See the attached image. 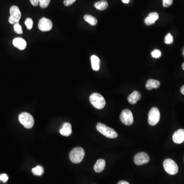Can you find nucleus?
Instances as JSON below:
<instances>
[{"label": "nucleus", "instance_id": "nucleus-1", "mask_svg": "<svg viewBox=\"0 0 184 184\" xmlns=\"http://www.w3.org/2000/svg\"><path fill=\"white\" fill-rule=\"evenodd\" d=\"M96 128L99 132L107 138L114 139L118 137V134L115 130L107 126V125L104 124L98 123L97 124Z\"/></svg>", "mask_w": 184, "mask_h": 184}, {"label": "nucleus", "instance_id": "nucleus-2", "mask_svg": "<svg viewBox=\"0 0 184 184\" xmlns=\"http://www.w3.org/2000/svg\"><path fill=\"white\" fill-rule=\"evenodd\" d=\"M85 151L80 147H78L73 149L70 154V159L72 163L78 164L80 163L84 159Z\"/></svg>", "mask_w": 184, "mask_h": 184}, {"label": "nucleus", "instance_id": "nucleus-3", "mask_svg": "<svg viewBox=\"0 0 184 184\" xmlns=\"http://www.w3.org/2000/svg\"><path fill=\"white\" fill-rule=\"evenodd\" d=\"M90 101L92 105L97 109H101L105 107V99L100 94L94 93L91 94L90 97Z\"/></svg>", "mask_w": 184, "mask_h": 184}, {"label": "nucleus", "instance_id": "nucleus-4", "mask_svg": "<svg viewBox=\"0 0 184 184\" xmlns=\"http://www.w3.org/2000/svg\"><path fill=\"white\" fill-rule=\"evenodd\" d=\"M19 120L20 122L27 129L31 128L34 125V120L33 117L30 114L26 112L22 113L19 115Z\"/></svg>", "mask_w": 184, "mask_h": 184}, {"label": "nucleus", "instance_id": "nucleus-5", "mask_svg": "<svg viewBox=\"0 0 184 184\" xmlns=\"http://www.w3.org/2000/svg\"><path fill=\"white\" fill-rule=\"evenodd\" d=\"M163 167L166 172L170 175H174L178 172V166L173 160L170 159L165 160L163 162Z\"/></svg>", "mask_w": 184, "mask_h": 184}, {"label": "nucleus", "instance_id": "nucleus-6", "mask_svg": "<svg viewBox=\"0 0 184 184\" xmlns=\"http://www.w3.org/2000/svg\"><path fill=\"white\" fill-rule=\"evenodd\" d=\"M160 119V111L158 108L154 107L150 110L148 113V123L151 126H154L158 123Z\"/></svg>", "mask_w": 184, "mask_h": 184}, {"label": "nucleus", "instance_id": "nucleus-7", "mask_svg": "<svg viewBox=\"0 0 184 184\" xmlns=\"http://www.w3.org/2000/svg\"><path fill=\"white\" fill-rule=\"evenodd\" d=\"M10 17H9V22L11 24H16L19 23L21 18V12L19 7L16 6L11 7L10 9Z\"/></svg>", "mask_w": 184, "mask_h": 184}, {"label": "nucleus", "instance_id": "nucleus-8", "mask_svg": "<svg viewBox=\"0 0 184 184\" xmlns=\"http://www.w3.org/2000/svg\"><path fill=\"white\" fill-rule=\"evenodd\" d=\"M120 118L121 122L125 125H131L134 122L133 115L129 109H124L121 113Z\"/></svg>", "mask_w": 184, "mask_h": 184}, {"label": "nucleus", "instance_id": "nucleus-9", "mask_svg": "<svg viewBox=\"0 0 184 184\" xmlns=\"http://www.w3.org/2000/svg\"><path fill=\"white\" fill-rule=\"evenodd\" d=\"M39 28L43 32L49 31L52 29L53 23L50 19L42 17L39 23Z\"/></svg>", "mask_w": 184, "mask_h": 184}, {"label": "nucleus", "instance_id": "nucleus-10", "mask_svg": "<svg viewBox=\"0 0 184 184\" xmlns=\"http://www.w3.org/2000/svg\"><path fill=\"white\" fill-rule=\"evenodd\" d=\"M150 159L148 154L145 153L141 152L136 154L134 157V162L137 165H142L149 162Z\"/></svg>", "mask_w": 184, "mask_h": 184}, {"label": "nucleus", "instance_id": "nucleus-11", "mask_svg": "<svg viewBox=\"0 0 184 184\" xmlns=\"http://www.w3.org/2000/svg\"><path fill=\"white\" fill-rule=\"evenodd\" d=\"M173 141L177 144H181L184 142V130L180 129L174 132L172 136Z\"/></svg>", "mask_w": 184, "mask_h": 184}, {"label": "nucleus", "instance_id": "nucleus-12", "mask_svg": "<svg viewBox=\"0 0 184 184\" xmlns=\"http://www.w3.org/2000/svg\"><path fill=\"white\" fill-rule=\"evenodd\" d=\"M159 17L158 13L155 12H151L148 15V16L146 17L144 22L147 26H150L151 25L154 24L156 21L158 20Z\"/></svg>", "mask_w": 184, "mask_h": 184}, {"label": "nucleus", "instance_id": "nucleus-13", "mask_svg": "<svg viewBox=\"0 0 184 184\" xmlns=\"http://www.w3.org/2000/svg\"><path fill=\"white\" fill-rule=\"evenodd\" d=\"M12 43L13 46L20 50H24L27 46V43L25 40L21 38H17L14 39Z\"/></svg>", "mask_w": 184, "mask_h": 184}, {"label": "nucleus", "instance_id": "nucleus-14", "mask_svg": "<svg viewBox=\"0 0 184 184\" xmlns=\"http://www.w3.org/2000/svg\"><path fill=\"white\" fill-rule=\"evenodd\" d=\"M60 133L62 135L66 137H68L70 136L72 133L71 124L68 122L63 124L62 128L60 130Z\"/></svg>", "mask_w": 184, "mask_h": 184}, {"label": "nucleus", "instance_id": "nucleus-15", "mask_svg": "<svg viewBox=\"0 0 184 184\" xmlns=\"http://www.w3.org/2000/svg\"><path fill=\"white\" fill-rule=\"evenodd\" d=\"M141 97V94L138 91H135L128 96L127 99L130 104H135L137 103L138 101L140 100Z\"/></svg>", "mask_w": 184, "mask_h": 184}, {"label": "nucleus", "instance_id": "nucleus-16", "mask_svg": "<svg viewBox=\"0 0 184 184\" xmlns=\"http://www.w3.org/2000/svg\"><path fill=\"white\" fill-rule=\"evenodd\" d=\"M105 164L106 163L105 160L104 159H99L97 160L94 167L95 172L98 173L102 172L105 168Z\"/></svg>", "mask_w": 184, "mask_h": 184}, {"label": "nucleus", "instance_id": "nucleus-17", "mask_svg": "<svg viewBox=\"0 0 184 184\" xmlns=\"http://www.w3.org/2000/svg\"><path fill=\"white\" fill-rule=\"evenodd\" d=\"M160 85L159 81L155 79H149L146 84V88L148 90H151L153 89H157Z\"/></svg>", "mask_w": 184, "mask_h": 184}, {"label": "nucleus", "instance_id": "nucleus-18", "mask_svg": "<svg viewBox=\"0 0 184 184\" xmlns=\"http://www.w3.org/2000/svg\"><path fill=\"white\" fill-rule=\"evenodd\" d=\"M92 69L95 71H98L100 69V59L96 55H92L91 58Z\"/></svg>", "mask_w": 184, "mask_h": 184}, {"label": "nucleus", "instance_id": "nucleus-19", "mask_svg": "<svg viewBox=\"0 0 184 184\" xmlns=\"http://www.w3.org/2000/svg\"><path fill=\"white\" fill-rule=\"evenodd\" d=\"M108 3L105 0H101L97 2L94 4L95 7L99 10H105L108 7Z\"/></svg>", "mask_w": 184, "mask_h": 184}, {"label": "nucleus", "instance_id": "nucleus-20", "mask_svg": "<svg viewBox=\"0 0 184 184\" xmlns=\"http://www.w3.org/2000/svg\"><path fill=\"white\" fill-rule=\"evenodd\" d=\"M84 19L86 22L92 25L95 26L97 23V20L96 18L94 17L93 16L90 15H86L84 16Z\"/></svg>", "mask_w": 184, "mask_h": 184}, {"label": "nucleus", "instance_id": "nucleus-21", "mask_svg": "<svg viewBox=\"0 0 184 184\" xmlns=\"http://www.w3.org/2000/svg\"><path fill=\"white\" fill-rule=\"evenodd\" d=\"M32 172L35 176H42L44 173V169L41 166H37L32 169Z\"/></svg>", "mask_w": 184, "mask_h": 184}, {"label": "nucleus", "instance_id": "nucleus-22", "mask_svg": "<svg viewBox=\"0 0 184 184\" xmlns=\"http://www.w3.org/2000/svg\"><path fill=\"white\" fill-rule=\"evenodd\" d=\"M51 0H39V4L42 8H46L49 6Z\"/></svg>", "mask_w": 184, "mask_h": 184}, {"label": "nucleus", "instance_id": "nucleus-23", "mask_svg": "<svg viewBox=\"0 0 184 184\" xmlns=\"http://www.w3.org/2000/svg\"><path fill=\"white\" fill-rule=\"evenodd\" d=\"M25 24L26 25V27L28 30H31L33 27V21L31 18H27L25 22Z\"/></svg>", "mask_w": 184, "mask_h": 184}, {"label": "nucleus", "instance_id": "nucleus-24", "mask_svg": "<svg viewBox=\"0 0 184 184\" xmlns=\"http://www.w3.org/2000/svg\"><path fill=\"white\" fill-rule=\"evenodd\" d=\"M14 30L16 33L19 34H22L23 33V30H22V26L19 24V23H16L14 25Z\"/></svg>", "mask_w": 184, "mask_h": 184}, {"label": "nucleus", "instance_id": "nucleus-25", "mask_svg": "<svg viewBox=\"0 0 184 184\" xmlns=\"http://www.w3.org/2000/svg\"><path fill=\"white\" fill-rule=\"evenodd\" d=\"M173 41V37L171 35V34L170 33L167 34L166 36H165V39H164L165 43L166 44H171L172 43Z\"/></svg>", "mask_w": 184, "mask_h": 184}, {"label": "nucleus", "instance_id": "nucleus-26", "mask_svg": "<svg viewBox=\"0 0 184 184\" xmlns=\"http://www.w3.org/2000/svg\"><path fill=\"white\" fill-rule=\"evenodd\" d=\"M162 53H161V51L158 49H155L153 51V52H151V55L153 56V58H159L161 57Z\"/></svg>", "mask_w": 184, "mask_h": 184}, {"label": "nucleus", "instance_id": "nucleus-27", "mask_svg": "<svg viewBox=\"0 0 184 184\" xmlns=\"http://www.w3.org/2000/svg\"><path fill=\"white\" fill-rule=\"evenodd\" d=\"M172 3L173 0H163V5L164 7H168Z\"/></svg>", "mask_w": 184, "mask_h": 184}, {"label": "nucleus", "instance_id": "nucleus-28", "mask_svg": "<svg viewBox=\"0 0 184 184\" xmlns=\"http://www.w3.org/2000/svg\"><path fill=\"white\" fill-rule=\"evenodd\" d=\"M8 180V176L5 173L0 174V181H3L4 183H6Z\"/></svg>", "mask_w": 184, "mask_h": 184}, {"label": "nucleus", "instance_id": "nucleus-29", "mask_svg": "<svg viewBox=\"0 0 184 184\" xmlns=\"http://www.w3.org/2000/svg\"><path fill=\"white\" fill-rule=\"evenodd\" d=\"M76 0H64L63 4L65 6H69L73 4Z\"/></svg>", "mask_w": 184, "mask_h": 184}, {"label": "nucleus", "instance_id": "nucleus-30", "mask_svg": "<svg viewBox=\"0 0 184 184\" xmlns=\"http://www.w3.org/2000/svg\"><path fill=\"white\" fill-rule=\"evenodd\" d=\"M31 4L34 6H37L39 4V0H30Z\"/></svg>", "mask_w": 184, "mask_h": 184}, {"label": "nucleus", "instance_id": "nucleus-31", "mask_svg": "<svg viewBox=\"0 0 184 184\" xmlns=\"http://www.w3.org/2000/svg\"><path fill=\"white\" fill-rule=\"evenodd\" d=\"M118 184H130V183L127 182L126 181H121L119 182Z\"/></svg>", "mask_w": 184, "mask_h": 184}, {"label": "nucleus", "instance_id": "nucleus-32", "mask_svg": "<svg viewBox=\"0 0 184 184\" xmlns=\"http://www.w3.org/2000/svg\"><path fill=\"white\" fill-rule=\"evenodd\" d=\"M181 93L183 94V95H184V85H183L182 87L181 88Z\"/></svg>", "mask_w": 184, "mask_h": 184}, {"label": "nucleus", "instance_id": "nucleus-33", "mask_svg": "<svg viewBox=\"0 0 184 184\" xmlns=\"http://www.w3.org/2000/svg\"><path fill=\"white\" fill-rule=\"evenodd\" d=\"M122 1L124 3H125V4H127L129 3V1H130V0H122Z\"/></svg>", "mask_w": 184, "mask_h": 184}, {"label": "nucleus", "instance_id": "nucleus-34", "mask_svg": "<svg viewBox=\"0 0 184 184\" xmlns=\"http://www.w3.org/2000/svg\"><path fill=\"white\" fill-rule=\"evenodd\" d=\"M182 68H183V69L184 70V62L183 63V65H182Z\"/></svg>", "mask_w": 184, "mask_h": 184}, {"label": "nucleus", "instance_id": "nucleus-35", "mask_svg": "<svg viewBox=\"0 0 184 184\" xmlns=\"http://www.w3.org/2000/svg\"></svg>", "mask_w": 184, "mask_h": 184}]
</instances>
